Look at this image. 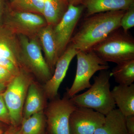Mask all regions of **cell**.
I'll use <instances>...</instances> for the list:
<instances>
[{
    "label": "cell",
    "instance_id": "obj_1",
    "mask_svg": "<svg viewBox=\"0 0 134 134\" xmlns=\"http://www.w3.org/2000/svg\"><path fill=\"white\" fill-rule=\"evenodd\" d=\"M126 10L94 14L85 17L69 43L77 51L91 50L112 32L120 28V20Z\"/></svg>",
    "mask_w": 134,
    "mask_h": 134
},
{
    "label": "cell",
    "instance_id": "obj_2",
    "mask_svg": "<svg viewBox=\"0 0 134 134\" xmlns=\"http://www.w3.org/2000/svg\"><path fill=\"white\" fill-rule=\"evenodd\" d=\"M111 77L108 69L100 70L87 91L70 98V100L76 107L91 108L107 115L116 107L110 90Z\"/></svg>",
    "mask_w": 134,
    "mask_h": 134
},
{
    "label": "cell",
    "instance_id": "obj_3",
    "mask_svg": "<svg viewBox=\"0 0 134 134\" xmlns=\"http://www.w3.org/2000/svg\"><path fill=\"white\" fill-rule=\"evenodd\" d=\"M120 28L110 33L91 50L106 62L117 64L134 59V38Z\"/></svg>",
    "mask_w": 134,
    "mask_h": 134
},
{
    "label": "cell",
    "instance_id": "obj_4",
    "mask_svg": "<svg viewBox=\"0 0 134 134\" xmlns=\"http://www.w3.org/2000/svg\"><path fill=\"white\" fill-rule=\"evenodd\" d=\"M18 37L21 48L20 68L46 83L52 77L53 73L42 54L37 37L29 38L22 35Z\"/></svg>",
    "mask_w": 134,
    "mask_h": 134
},
{
    "label": "cell",
    "instance_id": "obj_5",
    "mask_svg": "<svg viewBox=\"0 0 134 134\" xmlns=\"http://www.w3.org/2000/svg\"><path fill=\"white\" fill-rule=\"evenodd\" d=\"M33 81L30 74L21 68L2 93L13 126L18 127L23 121L25 99L29 86Z\"/></svg>",
    "mask_w": 134,
    "mask_h": 134
},
{
    "label": "cell",
    "instance_id": "obj_6",
    "mask_svg": "<svg viewBox=\"0 0 134 134\" xmlns=\"http://www.w3.org/2000/svg\"><path fill=\"white\" fill-rule=\"evenodd\" d=\"M76 56L77 63L75 76L66 93L69 98L89 88L92 85L90 79L96 72L110 68L108 63L99 58L93 50L78 51Z\"/></svg>",
    "mask_w": 134,
    "mask_h": 134
},
{
    "label": "cell",
    "instance_id": "obj_7",
    "mask_svg": "<svg viewBox=\"0 0 134 134\" xmlns=\"http://www.w3.org/2000/svg\"><path fill=\"white\" fill-rule=\"evenodd\" d=\"M47 106L45 115L50 134H70L69 119L76 108L67 94L62 98L51 100Z\"/></svg>",
    "mask_w": 134,
    "mask_h": 134
},
{
    "label": "cell",
    "instance_id": "obj_8",
    "mask_svg": "<svg viewBox=\"0 0 134 134\" xmlns=\"http://www.w3.org/2000/svg\"><path fill=\"white\" fill-rule=\"evenodd\" d=\"M3 24L18 36L29 38L37 37L40 30L47 25L42 15L12 10L5 16Z\"/></svg>",
    "mask_w": 134,
    "mask_h": 134
},
{
    "label": "cell",
    "instance_id": "obj_9",
    "mask_svg": "<svg viewBox=\"0 0 134 134\" xmlns=\"http://www.w3.org/2000/svg\"><path fill=\"white\" fill-rule=\"evenodd\" d=\"M84 7L82 5H69L62 18L53 26L59 58L66 50L73 36V32L81 16Z\"/></svg>",
    "mask_w": 134,
    "mask_h": 134
},
{
    "label": "cell",
    "instance_id": "obj_10",
    "mask_svg": "<svg viewBox=\"0 0 134 134\" xmlns=\"http://www.w3.org/2000/svg\"><path fill=\"white\" fill-rule=\"evenodd\" d=\"M105 118L93 109L76 107L70 116V134H93L104 122Z\"/></svg>",
    "mask_w": 134,
    "mask_h": 134
},
{
    "label": "cell",
    "instance_id": "obj_11",
    "mask_svg": "<svg viewBox=\"0 0 134 134\" xmlns=\"http://www.w3.org/2000/svg\"><path fill=\"white\" fill-rule=\"evenodd\" d=\"M78 52L69 43L64 52L58 59L52 77L46 82L43 87L47 98L52 100L58 97L60 85L66 76L70 63Z\"/></svg>",
    "mask_w": 134,
    "mask_h": 134
},
{
    "label": "cell",
    "instance_id": "obj_12",
    "mask_svg": "<svg viewBox=\"0 0 134 134\" xmlns=\"http://www.w3.org/2000/svg\"><path fill=\"white\" fill-rule=\"evenodd\" d=\"M20 43L18 36L3 24L0 26V57L7 58L20 68Z\"/></svg>",
    "mask_w": 134,
    "mask_h": 134
},
{
    "label": "cell",
    "instance_id": "obj_13",
    "mask_svg": "<svg viewBox=\"0 0 134 134\" xmlns=\"http://www.w3.org/2000/svg\"><path fill=\"white\" fill-rule=\"evenodd\" d=\"M85 17L97 13L127 10L134 5V0H83Z\"/></svg>",
    "mask_w": 134,
    "mask_h": 134
},
{
    "label": "cell",
    "instance_id": "obj_14",
    "mask_svg": "<svg viewBox=\"0 0 134 134\" xmlns=\"http://www.w3.org/2000/svg\"><path fill=\"white\" fill-rule=\"evenodd\" d=\"M45 55V59L53 74L59 59L53 26L47 25L40 30L37 36Z\"/></svg>",
    "mask_w": 134,
    "mask_h": 134
},
{
    "label": "cell",
    "instance_id": "obj_15",
    "mask_svg": "<svg viewBox=\"0 0 134 134\" xmlns=\"http://www.w3.org/2000/svg\"><path fill=\"white\" fill-rule=\"evenodd\" d=\"M46 98L44 91L33 81L29 86L26 95L23 111V120L43 111L46 107Z\"/></svg>",
    "mask_w": 134,
    "mask_h": 134
},
{
    "label": "cell",
    "instance_id": "obj_16",
    "mask_svg": "<svg viewBox=\"0 0 134 134\" xmlns=\"http://www.w3.org/2000/svg\"><path fill=\"white\" fill-rule=\"evenodd\" d=\"M115 105L125 116L134 115V84L119 85L111 91Z\"/></svg>",
    "mask_w": 134,
    "mask_h": 134
},
{
    "label": "cell",
    "instance_id": "obj_17",
    "mask_svg": "<svg viewBox=\"0 0 134 134\" xmlns=\"http://www.w3.org/2000/svg\"><path fill=\"white\" fill-rule=\"evenodd\" d=\"M93 134H128L125 116L119 109H114L105 115L104 122Z\"/></svg>",
    "mask_w": 134,
    "mask_h": 134
},
{
    "label": "cell",
    "instance_id": "obj_18",
    "mask_svg": "<svg viewBox=\"0 0 134 134\" xmlns=\"http://www.w3.org/2000/svg\"><path fill=\"white\" fill-rule=\"evenodd\" d=\"M42 15L47 25L53 26L60 21L68 8V0H43Z\"/></svg>",
    "mask_w": 134,
    "mask_h": 134
},
{
    "label": "cell",
    "instance_id": "obj_19",
    "mask_svg": "<svg viewBox=\"0 0 134 134\" xmlns=\"http://www.w3.org/2000/svg\"><path fill=\"white\" fill-rule=\"evenodd\" d=\"M47 125L45 115L43 111L23 120L18 128L19 134H43Z\"/></svg>",
    "mask_w": 134,
    "mask_h": 134
},
{
    "label": "cell",
    "instance_id": "obj_20",
    "mask_svg": "<svg viewBox=\"0 0 134 134\" xmlns=\"http://www.w3.org/2000/svg\"><path fill=\"white\" fill-rule=\"evenodd\" d=\"M115 81L119 85L129 86L134 82V59L117 64L110 72Z\"/></svg>",
    "mask_w": 134,
    "mask_h": 134
},
{
    "label": "cell",
    "instance_id": "obj_21",
    "mask_svg": "<svg viewBox=\"0 0 134 134\" xmlns=\"http://www.w3.org/2000/svg\"><path fill=\"white\" fill-rule=\"evenodd\" d=\"M10 3L12 10L43 14V0H13Z\"/></svg>",
    "mask_w": 134,
    "mask_h": 134
},
{
    "label": "cell",
    "instance_id": "obj_22",
    "mask_svg": "<svg viewBox=\"0 0 134 134\" xmlns=\"http://www.w3.org/2000/svg\"><path fill=\"white\" fill-rule=\"evenodd\" d=\"M134 26V5L126 10L120 20V27L125 32Z\"/></svg>",
    "mask_w": 134,
    "mask_h": 134
},
{
    "label": "cell",
    "instance_id": "obj_23",
    "mask_svg": "<svg viewBox=\"0 0 134 134\" xmlns=\"http://www.w3.org/2000/svg\"><path fill=\"white\" fill-rule=\"evenodd\" d=\"M0 122L11 125L9 112L3 99L2 93L0 94Z\"/></svg>",
    "mask_w": 134,
    "mask_h": 134
},
{
    "label": "cell",
    "instance_id": "obj_24",
    "mask_svg": "<svg viewBox=\"0 0 134 134\" xmlns=\"http://www.w3.org/2000/svg\"><path fill=\"white\" fill-rule=\"evenodd\" d=\"M0 66L3 67L15 75L20 71L21 68L7 58L0 57Z\"/></svg>",
    "mask_w": 134,
    "mask_h": 134
},
{
    "label": "cell",
    "instance_id": "obj_25",
    "mask_svg": "<svg viewBox=\"0 0 134 134\" xmlns=\"http://www.w3.org/2000/svg\"><path fill=\"white\" fill-rule=\"evenodd\" d=\"M14 76L7 69L0 66V82L8 85Z\"/></svg>",
    "mask_w": 134,
    "mask_h": 134
},
{
    "label": "cell",
    "instance_id": "obj_26",
    "mask_svg": "<svg viewBox=\"0 0 134 134\" xmlns=\"http://www.w3.org/2000/svg\"><path fill=\"white\" fill-rule=\"evenodd\" d=\"M125 123L128 134H134V115L125 117Z\"/></svg>",
    "mask_w": 134,
    "mask_h": 134
},
{
    "label": "cell",
    "instance_id": "obj_27",
    "mask_svg": "<svg viewBox=\"0 0 134 134\" xmlns=\"http://www.w3.org/2000/svg\"><path fill=\"white\" fill-rule=\"evenodd\" d=\"M4 6L3 0H0V26L3 24L4 18Z\"/></svg>",
    "mask_w": 134,
    "mask_h": 134
},
{
    "label": "cell",
    "instance_id": "obj_28",
    "mask_svg": "<svg viewBox=\"0 0 134 134\" xmlns=\"http://www.w3.org/2000/svg\"><path fill=\"white\" fill-rule=\"evenodd\" d=\"M69 5H72L74 6L82 5L83 0H68Z\"/></svg>",
    "mask_w": 134,
    "mask_h": 134
},
{
    "label": "cell",
    "instance_id": "obj_29",
    "mask_svg": "<svg viewBox=\"0 0 134 134\" xmlns=\"http://www.w3.org/2000/svg\"><path fill=\"white\" fill-rule=\"evenodd\" d=\"M18 128V127H15L11 126V127L7 130L4 134H14Z\"/></svg>",
    "mask_w": 134,
    "mask_h": 134
},
{
    "label": "cell",
    "instance_id": "obj_30",
    "mask_svg": "<svg viewBox=\"0 0 134 134\" xmlns=\"http://www.w3.org/2000/svg\"><path fill=\"white\" fill-rule=\"evenodd\" d=\"M7 85V84L0 82V94H2L5 91Z\"/></svg>",
    "mask_w": 134,
    "mask_h": 134
},
{
    "label": "cell",
    "instance_id": "obj_31",
    "mask_svg": "<svg viewBox=\"0 0 134 134\" xmlns=\"http://www.w3.org/2000/svg\"><path fill=\"white\" fill-rule=\"evenodd\" d=\"M6 132V131H5V132H3L2 126L1 124L0 123V134H4Z\"/></svg>",
    "mask_w": 134,
    "mask_h": 134
},
{
    "label": "cell",
    "instance_id": "obj_32",
    "mask_svg": "<svg viewBox=\"0 0 134 134\" xmlns=\"http://www.w3.org/2000/svg\"><path fill=\"white\" fill-rule=\"evenodd\" d=\"M18 128H18V129L16 131V132H15V133L14 134H19L18 132Z\"/></svg>",
    "mask_w": 134,
    "mask_h": 134
},
{
    "label": "cell",
    "instance_id": "obj_33",
    "mask_svg": "<svg viewBox=\"0 0 134 134\" xmlns=\"http://www.w3.org/2000/svg\"><path fill=\"white\" fill-rule=\"evenodd\" d=\"M10 2H12L13 0H10Z\"/></svg>",
    "mask_w": 134,
    "mask_h": 134
}]
</instances>
